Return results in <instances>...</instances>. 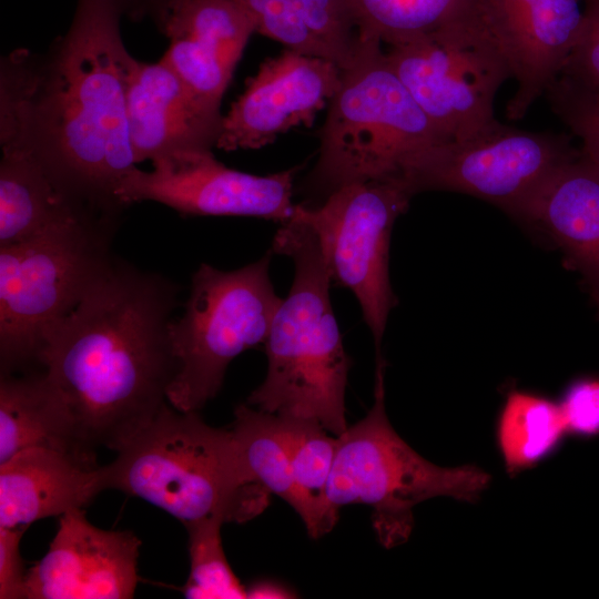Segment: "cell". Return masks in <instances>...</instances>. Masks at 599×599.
I'll use <instances>...</instances> for the list:
<instances>
[{
	"label": "cell",
	"instance_id": "obj_1",
	"mask_svg": "<svg viewBox=\"0 0 599 599\" xmlns=\"http://www.w3.org/2000/svg\"><path fill=\"white\" fill-rule=\"evenodd\" d=\"M130 0H78L68 31L47 51L1 58V151L37 160L70 193L120 216L124 179L138 166L126 91L136 59L121 35Z\"/></svg>",
	"mask_w": 599,
	"mask_h": 599
},
{
	"label": "cell",
	"instance_id": "obj_2",
	"mask_svg": "<svg viewBox=\"0 0 599 599\" xmlns=\"http://www.w3.org/2000/svg\"><path fill=\"white\" fill-rule=\"evenodd\" d=\"M176 300L172 282L114 260L47 331L37 364L94 448L118 453L169 403Z\"/></svg>",
	"mask_w": 599,
	"mask_h": 599
},
{
	"label": "cell",
	"instance_id": "obj_3",
	"mask_svg": "<svg viewBox=\"0 0 599 599\" xmlns=\"http://www.w3.org/2000/svg\"><path fill=\"white\" fill-rule=\"evenodd\" d=\"M272 254L294 263L264 343L267 373L246 404L278 416L312 419L333 435L347 429L345 389L352 366L331 304L332 281L311 227L293 215L277 230Z\"/></svg>",
	"mask_w": 599,
	"mask_h": 599
},
{
	"label": "cell",
	"instance_id": "obj_4",
	"mask_svg": "<svg viewBox=\"0 0 599 599\" xmlns=\"http://www.w3.org/2000/svg\"><path fill=\"white\" fill-rule=\"evenodd\" d=\"M116 454L103 466L105 489L141 498L183 525L210 518L245 522L270 502L271 494L244 465L232 430L170 403Z\"/></svg>",
	"mask_w": 599,
	"mask_h": 599
},
{
	"label": "cell",
	"instance_id": "obj_5",
	"mask_svg": "<svg viewBox=\"0 0 599 599\" xmlns=\"http://www.w3.org/2000/svg\"><path fill=\"white\" fill-rule=\"evenodd\" d=\"M382 44L365 39L329 100L307 180L309 190L324 197L351 183L398 180L419 155L450 141L397 77Z\"/></svg>",
	"mask_w": 599,
	"mask_h": 599
},
{
	"label": "cell",
	"instance_id": "obj_6",
	"mask_svg": "<svg viewBox=\"0 0 599 599\" xmlns=\"http://www.w3.org/2000/svg\"><path fill=\"white\" fill-rule=\"evenodd\" d=\"M384 373L385 362L377 356L374 404L337 436L327 498L337 511L347 505L369 506L378 541L393 548L409 538L419 502L439 496L475 502L491 477L474 465L440 467L415 451L387 417Z\"/></svg>",
	"mask_w": 599,
	"mask_h": 599
},
{
	"label": "cell",
	"instance_id": "obj_7",
	"mask_svg": "<svg viewBox=\"0 0 599 599\" xmlns=\"http://www.w3.org/2000/svg\"><path fill=\"white\" fill-rule=\"evenodd\" d=\"M116 222L85 219L0 247L1 373L37 363L47 331L111 266Z\"/></svg>",
	"mask_w": 599,
	"mask_h": 599
},
{
	"label": "cell",
	"instance_id": "obj_8",
	"mask_svg": "<svg viewBox=\"0 0 599 599\" xmlns=\"http://www.w3.org/2000/svg\"><path fill=\"white\" fill-rule=\"evenodd\" d=\"M272 253L233 271L202 263L193 273L181 317L170 322L176 373L167 402L199 412L220 390L230 363L265 343L282 301L270 278Z\"/></svg>",
	"mask_w": 599,
	"mask_h": 599
},
{
	"label": "cell",
	"instance_id": "obj_9",
	"mask_svg": "<svg viewBox=\"0 0 599 599\" xmlns=\"http://www.w3.org/2000/svg\"><path fill=\"white\" fill-rule=\"evenodd\" d=\"M386 57L425 114L450 141L469 139L498 123L494 101L511 72L481 19L390 45Z\"/></svg>",
	"mask_w": 599,
	"mask_h": 599
},
{
	"label": "cell",
	"instance_id": "obj_10",
	"mask_svg": "<svg viewBox=\"0 0 599 599\" xmlns=\"http://www.w3.org/2000/svg\"><path fill=\"white\" fill-rule=\"evenodd\" d=\"M413 194L399 180L343 185L318 205L296 204L294 215L316 236L332 284L349 290L379 348L397 298L389 280L395 221Z\"/></svg>",
	"mask_w": 599,
	"mask_h": 599
},
{
	"label": "cell",
	"instance_id": "obj_11",
	"mask_svg": "<svg viewBox=\"0 0 599 599\" xmlns=\"http://www.w3.org/2000/svg\"><path fill=\"white\" fill-rule=\"evenodd\" d=\"M580 149L564 133L526 131L500 122L466 140L426 151L398 180L415 195L424 191L464 193L508 214Z\"/></svg>",
	"mask_w": 599,
	"mask_h": 599
},
{
	"label": "cell",
	"instance_id": "obj_12",
	"mask_svg": "<svg viewBox=\"0 0 599 599\" xmlns=\"http://www.w3.org/2000/svg\"><path fill=\"white\" fill-rule=\"evenodd\" d=\"M138 166L124 179L118 197L124 206L156 202L182 214L254 216L281 223L293 217L297 167L268 175L230 169L212 151L182 152Z\"/></svg>",
	"mask_w": 599,
	"mask_h": 599
},
{
	"label": "cell",
	"instance_id": "obj_13",
	"mask_svg": "<svg viewBox=\"0 0 599 599\" xmlns=\"http://www.w3.org/2000/svg\"><path fill=\"white\" fill-rule=\"evenodd\" d=\"M341 80L337 64L290 49L266 59L223 116L215 148L260 149L295 126H311Z\"/></svg>",
	"mask_w": 599,
	"mask_h": 599
},
{
	"label": "cell",
	"instance_id": "obj_14",
	"mask_svg": "<svg viewBox=\"0 0 599 599\" xmlns=\"http://www.w3.org/2000/svg\"><path fill=\"white\" fill-rule=\"evenodd\" d=\"M479 17L517 83L506 113L519 120L560 77L585 22V0H479Z\"/></svg>",
	"mask_w": 599,
	"mask_h": 599
},
{
	"label": "cell",
	"instance_id": "obj_15",
	"mask_svg": "<svg viewBox=\"0 0 599 599\" xmlns=\"http://www.w3.org/2000/svg\"><path fill=\"white\" fill-rule=\"evenodd\" d=\"M149 12L169 40L161 60L207 105L222 98L255 24L237 0H145Z\"/></svg>",
	"mask_w": 599,
	"mask_h": 599
},
{
	"label": "cell",
	"instance_id": "obj_16",
	"mask_svg": "<svg viewBox=\"0 0 599 599\" xmlns=\"http://www.w3.org/2000/svg\"><path fill=\"white\" fill-rule=\"evenodd\" d=\"M141 540L93 526L84 508L59 517L47 554L27 572L28 599H128L139 582Z\"/></svg>",
	"mask_w": 599,
	"mask_h": 599
},
{
	"label": "cell",
	"instance_id": "obj_17",
	"mask_svg": "<svg viewBox=\"0 0 599 599\" xmlns=\"http://www.w3.org/2000/svg\"><path fill=\"white\" fill-rule=\"evenodd\" d=\"M129 139L136 164L182 152H210L223 116L161 59L136 60L126 91Z\"/></svg>",
	"mask_w": 599,
	"mask_h": 599
},
{
	"label": "cell",
	"instance_id": "obj_18",
	"mask_svg": "<svg viewBox=\"0 0 599 599\" xmlns=\"http://www.w3.org/2000/svg\"><path fill=\"white\" fill-rule=\"evenodd\" d=\"M547 235L578 272L599 315V164L581 149L510 214Z\"/></svg>",
	"mask_w": 599,
	"mask_h": 599
},
{
	"label": "cell",
	"instance_id": "obj_19",
	"mask_svg": "<svg viewBox=\"0 0 599 599\" xmlns=\"http://www.w3.org/2000/svg\"><path fill=\"white\" fill-rule=\"evenodd\" d=\"M103 466L32 447L0 464V527L28 528L37 520L87 507L104 490Z\"/></svg>",
	"mask_w": 599,
	"mask_h": 599
},
{
	"label": "cell",
	"instance_id": "obj_20",
	"mask_svg": "<svg viewBox=\"0 0 599 599\" xmlns=\"http://www.w3.org/2000/svg\"><path fill=\"white\" fill-rule=\"evenodd\" d=\"M32 447L97 464V448L85 439L65 402L41 369L21 376L1 373L0 464Z\"/></svg>",
	"mask_w": 599,
	"mask_h": 599
},
{
	"label": "cell",
	"instance_id": "obj_21",
	"mask_svg": "<svg viewBox=\"0 0 599 599\" xmlns=\"http://www.w3.org/2000/svg\"><path fill=\"white\" fill-rule=\"evenodd\" d=\"M257 33L347 69L364 39L351 0H237Z\"/></svg>",
	"mask_w": 599,
	"mask_h": 599
},
{
	"label": "cell",
	"instance_id": "obj_22",
	"mask_svg": "<svg viewBox=\"0 0 599 599\" xmlns=\"http://www.w3.org/2000/svg\"><path fill=\"white\" fill-rule=\"evenodd\" d=\"M91 217L119 220L70 193L29 154L2 151L0 247Z\"/></svg>",
	"mask_w": 599,
	"mask_h": 599
},
{
	"label": "cell",
	"instance_id": "obj_23",
	"mask_svg": "<svg viewBox=\"0 0 599 599\" xmlns=\"http://www.w3.org/2000/svg\"><path fill=\"white\" fill-rule=\"evenodd\" d=\"M290 453L294 480L304 504L302 520L313 538L329 532L338 518L327 498L337 436L319 423L278 416Z\"/></svg>",
	"mask_w": 599,
	"mask_h": 599
},
{
	"label": "cell",
	"instance_id": "obj_24",
	"mask_svg": "<svg viewBox=\"0 0 599 599\" xmlns=\"http://www.w3.org/2000/svg\"><path fill=\"white\" fill-rule=\"evenodd\" d=\"M567 432L559 403L511 389L497 422V443L506 470L515 475L556 449Z\"/></svg>",
	"mask_w": 599,
	"mask_h": 599
},
{
	"label": "cell",
	"instance_id": "obj_25",
	"mask_svg": "<svg viewBox=\"0 0 599 599\" xmlns=\"http://www.w3.org/2000/svg\"><path fill=\"white\" fill-rule=\"evenodd\" d=\"M365 39L388 47L479 17V0H351Z\"/></svg>",
	"mask_w": 599,
	"mask_h": 599
},
{
	"label": "cell",
	"instance_id": "obj_26",
	"mask_svg": "<svg viewBox=\"0 0 599 599\" xmlns=\"http://www.w3.org/2000/svg\"><path fill=\"white\" fill-rule=\"evenodd\" d=\"M231 430L252 477L302 517L304 504L294 480L290 453L277 415L247 404L240 405L235 409Z\"/></svg>",
	"mask_w": 599,
	"mask_h": 599
},
{
	"label": "cell",
	"instance_id": "obj_27",
	"mask_svg": "<svg viewBox=\"0 0 599 599\" xmlns=\"http://www.w3.org/2000/svg\"><path fill=\"white\" fill-rule=\"evenodd\" d=\"M219 518L184 525L189 535L190 573L182 588L185 598H247L246 588L233 572L221 540Z\"/></svg>",
	"mask_w": 599,
	"mask_h": 599
},
{
	"label": "cell",
	"instance_id": "obj_28",
	"mask_svg": "<svg viewBox=\"0 0 599 599\" xmlns=\"http://www.w3.org/2000/svg\"><path fill=\"white\" fill-rule=\"evenodd\" d=\"M545 95L555 114L579 139L581 151L599 164V95L565 75Z\"/></svg>",
	"mask_w": 599,
	"mask_h": 599
},
{
	"label": "cell",
	"instance_id": "obj_29",
	"mask_svg": "<svg viewBox=\"0 0 599 599\" xmlns=\"http://www.w3.org/2000/svg\"><path fill=\"white\" fill-rule=\"evenodd\" d=\"M560 75L599 95V0H585L583 27Z\"/></svg>",
	"mask_w": 599,
	"mask_h": 599
},
{
	"label": "cell",
	"instance_id": "obj_30",
	"mask_svg": "<svg viewBox=\"0 0 599 599\" xmlns=\"http://www.w3.org/2000/svg\"><path fill=\"white\" fill-rule=\"evenodd\" d=\"M567 432L579 436L599 434V378L572 382L559 402Z\"/></svg>",
	"mask_w": 599,
	"mask_h": 599
},
{
	"label": "cell",
	"instance_id": "obj_31",
	"mask_svg": "<svg viewBox=\"0 0 599 599\" xmlns=\"http://www.w3.org/2000/svg\"><path fill=\"white\" fill-rule=\"evenodd\" d=\"M27 528L0 527V598H27L20 541Z\"/></svg>",
	"mask_w": 599,
	"mask_h": 599
},
{
	"label": "cell",
	"instance_id": "obj_32",
	"mask_svg": "<svg viewBox=\"0 0 599 599\" xmlns=\"http://www.w3.org/2000/svg\"><path fill=\"white\" fill-rule=\"evenodd\" d=\"M247 598L290 597L285 589L266 582H261L246 588Z\"/></svg>",
	"mask_w": 599,
	"mask_h": 599
},
{
	"label": "cell",
	"instance_id": "obj_33",
	"mask_svg": "<svg viewBox=\"0 0 599 599\" xmlns=\"http://www.w3.org/2000/svg\"><path fill=\"white\" fill-rule=\"evenodd\" d=\"M143 1H145V0H132V7H133L132 10H134V9H135L140 3H142Z\"/></svg>",
	"mask_w": 599,
	"mask_h": 599
}]
</instances>
